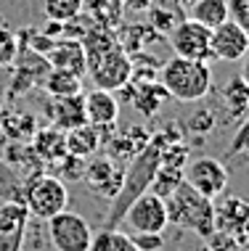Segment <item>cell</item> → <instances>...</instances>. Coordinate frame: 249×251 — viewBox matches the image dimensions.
Instances as JSON below:
<instances>
[{
  "instance_id": "obj_1",
  "label": "cell",
  "mask_w": 249,
  "mask_h": 251,
  "mask_svg": "<svg viewBox=\"0 0 249 251\" xmlns=\"http://www.w3.org/2000/svg\"><path fill=\"white\" fill-rule=\"evenodd\" d=\"M162 146H167L165 135L162 132L151 135L149 146L127 161L125 175H122V188H119V193L111 199V209H109V217H106L104 227H117L119 222H122L125 209L130 206L140 193L149 191V185L154 180V172L159 169V164H162Z\"/></svg>"
},
{
  "instance_id": "obj_2",
  "label": "cell",
  "mask_w": 249,
  "mask_h": 251,
  "mask_svg": "<svg viewBox=\"0 0 249 251\" xmlns=\"http://www.w3.org/2000/svg\"><path fill=\"white\" fill-rule=\"evenodd\" d=\"M157 79L165 85L167 96L180 100V103H196L207 98L212 90V69L210 61H194L172 56L159 66Z\"/></svg>"
},
{
  "instance_id": "obj_3",
  "label": "cell",
  "mask_w": 249,
  "mask_h": 251,
  "mask_svg": "<svg viewBox=\"0 0 249 251\" xmlns=\"http://www.w3.org/2000/svg\"><path fill=\"white\" fill-rule=\"evenodd\" d=\"M167 203V217L170 225L188 227L199 235H212L215 233V222H218V212H215L212 199H204L201 193H196L188 182H180L175 191L165 199Z\"/></svg>"
},
{
  "instance_id": "obj_4",
  "label": "cell",
  "mask_w": 249,
  "mask_h": 251,
  "mask_svg": "<svg viewBox=\"0 0 249 251\" xmlns=\"http://www.w3.org/2000/svg\"><path fill=\"white\" fill-rule=\"evenodd\" d=\"M22 201L27 203V212L35 220H51L53 214L64 212L69 203V191L66 182L56 175L35 172L29 175V180L22 185Z\"/></svg>"
},
{
  "instance_id": "obj_5",
  "label": "cell",
  "mask_w": 249,
  "mask_h": 251,
  "mask_svg": "<svg viewBox=\"0 0 249 251\" xmlns=\"http://www.w3.org/2000/svg\"><path fill=\"white\" fill-rule=\"evenodd\" d=\"M122 222L130 227V233H162V230L170 225L167 203H165L162 196L146 191L125 209Z\"/></svg>"
},
{
  "instance_id": "obj_6",
  "label": "cell",
  "mask_w": 249,
  "mask_h": 251,
  "mask_svg": "<svg viewBox=\"0 0 249 251\" xmlns=\"http://www.w3.org/2000/svg\"><path fill=\"white\" fill-rule=\"evenodd\" d=\"M48 222V238L56 251H87L93 238V230L87 225L85 217L75 212H58L53 214Z\"/></svg>"
},
{
  "instance_id": "obj_7",
  "label": "cell",
  "mask_w": 249,
  "mask_h": 251,
  "mask_svg": "<svg viewBox=\"0 0 249 251\" xmlns=\"http://www.w3.org/2000/svg\"><path fill=\"white\" fill-rule=\"evenodd\" d=\"M183 182L201 193L204 199H218L228 188V169L220 159L215 156H199V159L186 161L183 167Z\"/></svg>"
},
{
  "instance_id": "obj_8",
  "label": "cell",
  "mask_w": 249,
  "mask_h": 251,
  "mask_svg": "<svg viewBox=\"0 0 249 251\" xmlns=\"http://www.w3.org/2000/svg\"><path fill=\"white\" fill-rule=\"evenodd\" d=\"M210 32L207 26H201L199 22L183 16L178 24L167 32V43L175 56L180 58H194V61H210L212 50H210Z\"/></svg>"
},
{
  "instance_id": "obj_9",
  "label": "cell",
  "mask_w": 249,
  "mask_h": 251,
  "mask_svg": "<svg viewBox=\"0 0 249 251\" xmlns=\"http://www.w3.org/2000/svg\"><path fill=\"white\" fill-rule=\"evenodd\" d=\"M13 77H11V85H8V100H16L27 96L29 90L35 87H43V79L45 74L51 72V64L45 61V56L40 53H32L29 48H19L16 58H13Z\"/></svg>"
},
{
  "instance_id": "obj_10",
  "label": "cell",
  "mask_w": 249,
  "mask_h": 251,
  "mask_svg": "<svg viewBox=\"0 0 249 251\" xmlns=\"http://www.w3.org/2000/svg\"><path fill=\"white\" fill-rule=\"evenodd\" d=\"M87 74H90L93 85H96L98 90L117 93L119 87H125L127 82H130V77H133V61L122 50V45H117V48H111L104 58H98L96 64L87 69Z\"/></svg>"
},
{
  "instance_id": "obj_11",
  "label": "cell",
  "mask_w": 249,
  "mask_h": 251,
  "mask_svg": "<svg viewBox=\"0 0 249 251\" xmlns=\"http://www.w3.org/2000/svg\"><path fill=\"white\" fill-rule=\"evenodd\" d=\"M122 175H125V167H117L114 159L109 156H87L85 159V169H83V180L90 191H96L98 196L104 199H114L122 188Z\"/></svg>"
},
{
  "instance_id": "obj_12",
  "label": "cell",
  "mask_w": 249,
  "mask_h": 251,
  "mask_svg": "<svg viewBox=\"0 0 249 251\" xmlns=\"http://www.w3.org/2000/svg\"><path fill=\"white\" fill-rule=\"evenodd\" d=\"M210 50H212V58L233 64L249 50V35L239 22L225 19L223 24H218L210 32Z\"/></svg>"
},
{
  "instance_id": "obj_13",
  "label": "cell",
  "mask_w": 249,
  "mask_h": 251,
  "mask_svg": "<svg viewBox=\"0 0 249 251\" xmlns=\"http://www.w3.org/2000/svg\"><path fill=\"white\" fill-rule=\"evenodd\" d=\"M45 61L51 64V69H61L69 74L83 77L87 72V61H85V50L80 40H69V37H58L53 43V48L45 53Z\"/></svg>"
},
{
  "instance_id": "obj_14",
  "label": "cell",
  "mask_w": 249,
  "mask_h": 251,
  "mask_svg": "<svg viewBox=\"0 0 249 251\" xmlns=\"http://www.w3.org/2000/svg\"><path fill=\"white\" fill-rule=\"evenodd\" d=\"M85 117H87V125H93V127L117 125V117H119L117 96L109 93V90L93 87V90L85 96Z\"/></svg>"
},
{
  "instance_id": "obj_15",
  "label": "cell",
  "mask_w": 249,
  "mask_h": 251,
  "mask_svg": "<svg viewBox=\"0 0 249 251\" xmlns=\"http://www.w3.org/2000/svg\"><path fill=\"white\" fill-rule=\"evenodd\" d=\"M48 117L51 125L58 127V130H72V127L85 125V96L77 93V96H66V98H53V106H48Z\"/></svg>"
},
{
  "instance_id": "obj_16",
  "label": "cell",
  "mask_w": 249,
  "mask_h": 251,
  "mask_svg": "<svg viewBox=\"0 0 249 251\" xmlns=\"http://www.w3.org/2000/svg\"><path fill=\"white\" fill-rule=\"evenodd\" d=\"M32 151L40 159V164H56L61 156H66V135L58 127H37L32 135Z\"/></svg>"
},
{
  "instance_id": "obj_17",
  "label": "cell",
  "mask_w": 249,
  "mask_h": 251,
  "mask_svg": "<svg viewBox=\"0 0 249 251\" xmlns=\"http://www.w3.org/2000/svg\"><path fill=\"white\" fill-rule=\"evenodd\" d=\"M170 98L165 90V85L159 79H149V82H133V96H130V103L136 106L138 114L143 117H154V114L162 108V103Z\"/></svg>"
},
{
  "instance_id": "obj_18",
  "label": "cell",
  "mask_w": 249,
  "mask_h": 251,
  "mask_svg": "<svg viewBox=\"0 0 249 251\" xmlns=\"http://www.w3.org/2000/svg\"><path fill=\"white\" fill-rule=\"evenodd\" d=\"M83 50H85V61H87V69L96 64L98 58H104L111 48H117V29H109V26H101L93 24L90 29L83 35Z\"/></svg>"
},
{
  "instance_id": "obj_19",
  "label": "cell",
  "mask_w": 249,
  "mask_h": 251,
  "mask_svg": "<svg viewBox=\"0 0 249 251\" xmlns=\"http://www.w3.org/2000/svg\"><path fill=\"white\" fill-rule=\"evenodd\" d=\"M119 35H117V43L122 45V50L127 53V56H133V53H140L146 50L151 43H159V40H165L162 32H157L151 24H127L117 26Z\"/></svg>"
},
{
  "instance_id": "obj_20",
  "label": "cell",
  "mask_w": 249,
  "mask_h": 251,
  "mask_svg": "<svg viewBox=\"0 0 249 251\" xmlns=\"http://www.w3.org/2000/svg\"><path fill=\"white\" fill-rule=\"evenodd\" d=\"M151 135L149 130L143 127H130L125 135H114V138L106 143L109 148V159H122V161H130L136 153H140L146 146H149Z\"/></svg>"
},
{
  "instance_id": "obj_21",
  "label": "cell",
  "mask_w": 249,
  "mask_h": 251,
  "mask_svg": "<svg viewBox=\"0 0 249 251\" xmlns=\"http://www.w3.org/2000/svg\"><path fill=\"white\" fill-rule=\"evenodd\" d=\"M66 153L72 156H80V159H87V156L98 153L101 151V135H98V127L93 125H80V127H72L66 130Z\"/></svg>"
},
{
  "instance_id": "obj_22",
  "label": "cell",
  "mask_w": 249,
  "mask_h": 251,
  "mask_svg": "<svg viewBox=\"0 0 249 251\" xmlns=\"http://www.w3.org/2000/svg\"><path fill=\"white\" fill-rule=\"evenodd\" d=\"M186 13H188V19L199 22L201 26H207V29H215V26L223 24L225 19H231L228 0H196Z\"/></svg>"
},
{
  "instance_id": "obj_23",
  "label": "cell",
  "mask_w": 249,
  "mask_h": 251,
  "mask_svg": "<svg viewBox=\"0 0 249 251\" xmlns=\"http://www.w3.org/2000/svg\"><path fill=\"white\" fill-rule=\"evenodd\" d=\"M83 11L96 24L109 26V29H117L125 16V8L119 0H83Z\"/></svg>"
},
{
  "instance_id": "obj_24",
  "label": "cell",
  "mask_w": 249,
  "mask_h": 251,
  "mask_svg": "<svg viewBox=\"0 0 249 251\" xmlns=\"http://www.w3.org/2000/svg\"><path fill=\"white\" fill-rule=\"evenodd\" d=\"M223 103H225V111L231 119L241 122L247 117V111H249V85L241 77L228 79V85L223 87Z\"/></svg>"
},
{
  "instance_id": "obj_25",
  "label": "cell",
  "mask_w": 249,
  "mask_h": 251,
  "mask_svg": "<svg viewBox=\"0 0 249 251\" xmlns=\"http://www.w3.org/2000/svg\"><path fill=\"white\" fill-rule=\"evenodd\" d=\"M43 90L48 93L51 98H66V96H77L83 93V77L61 69H51L43 79Z\"/></svg>"
},
{
  "instance_id": "obj_26",
  "label": "cell",
  "mask_w": 249,
  "mask_h": 251,
  "mask_svg": "<svg viewBox=\"0 0 249 251\" xmlns=\"http://www.w3.org/2000/svg\"><path fill=\"white\" fill-rule=\"evenodd\" d=\"M27 222H29V212H27L24 201H3L0 203V235L24 233Z\"/></svg>"
},
{
  "instance_id": "obj_27",
  "label": "cell",
  "mask_w": 249,
  "mask_h": 251,
  "mask_svg": "<svg viewBox=\"0 0 249 251\" xmlns=\"http://www.w3.org/2000/svg\"><path fill=\"white\" fill-rule=\"evenodd\" d=\"M87 251H140L136 243H133V238L127 233H122V230L117 227H104L101 233H96L90 238V246H87Z\"/></svg>"
},
{
  "instance_id": "obj_28",
  "label": "cell",
  "mask_w": 249,
  "mask_h": 251,
  "mask_svg": "<svg viewBox=\"0 0 249 251\" xmlns=\"http://www.w3.org/2000/svg\"><path fill=\"white\" fill-rule=\"evenodd\" d=\"M0 130L8 135L11 140H29L37 130V122L32 114H16V111H3V119H0Z\"/></svg>"
},
{
  "instance_id": "obj_29",
  "label": "cell",
  "mask_w": 249,
  "mask_h": 251,
  "mask_svg": "<svg viewBox=\"0 0 249 251\" xmlns=\"http://www.w3.org/2000/svg\"><path fill=\"white\" fill-rule=\"evenodd\" d=\"M183 182V169L180 167H167V164H159V169L154 172V180H151V185H149V191L151 193H157V196H162V199H167L175 188Z\"/></svg>"
},
{
  "instance_id": "obj_30",
  "label": "cell",
  "mask_w": 249,
  "mask_h": 251,
  "mask_svg": "<svg viewBox=\"0 0 249 251\" xmlns=\"http://www.w3.org/2000/svg\"><path fill=\"white\" fill-rule=\"evenodd\" d=\"M180 8H175V5H162V3H151L149 8H146V13H149V24L154 26L157 32H162V35L167 37V32L172 29L175 24L180 22L183 16H178Z\"/></svg>"
},
{
  "instance_id": "obj_31",
  "label": "cell",
  "mask_w": 249,
  "mask_h": 251,
  "mask_svg": "<svg viewBox=\"0 0 249 251\" xmlns=\"http://www.w3.org/2000/svg\"><path fill=\"white\" fill-rule=\"evenodd\" d=\"M0 201H22V180L3 159H0Z\"/></svg>"
},
{
  "instance_id": "obj_32",
  "label": "cell",
  "mask_w": 249,
  "mask_h": 251,
  "mask_svg": "<svg viewBox=\"0 0 249 251\" xmlns=\"http://www.w3.org/2000/svg\"><path fill=\"white\" fill-rule=\"evenodd\" d=\"M43 11L53 22H66L83 11V0H43Z\"/></svg>"
},
{
  "instance_id": "obj_33",
  "label": "cell",
  "mask_w": 249,
  "mask_h": 251,
  "mask_svg": "<svg viewBox=\"0 0 249 251\" xmlns=\"http://www.w3.org/2000/svg\"><path fill=\"white\" fill-rule=\"evenodd\" d=\"M19 53V40L16 32H11L8 26H0V69L3 66H11L13 58Z\"/></svg>"
},
{
  "instance_id": "obj_34",
  "label": "cell",
  "mask_w": 249,
  "mask_h": 251,
  "mask_svg": "<svg viewBox=\"0 0 249 251\" xmlns=\"http://www.w3.org/2000/svg\"><path fill=\"white\" fill-rule=\"evenodd\" d=\"M215 111L212 108H207V106H201L196 108V111L188 117V130L191 132H196V135H207V132H212L215 130Z\"/></svg>"
},
{
  "instance_id": "obj_35",
  "label": "cell",
  "mask_w": 249,
  "mask_h": 251,
  "mask_svg": "<svg viewBox=\"0 0 249 251\" xmlns=\"http://www.w3.org/2000/svg\"><path fill=\"white\" fill-rule=\"evenodd\" d=\"M58 169H61V180H83V169H85V159L80 156H72L66 153L56 161Z\"/></svg>"
},
{
  "instance_id": "obj_36",
  "label": "cell",
  "mask_w": 249,
  "mask_h": 251,
  "mask_svg": "<svg viewBox=\"0 0 249 251\" xmlns=\"http://www.w3.org/2000/svg\"><path fill=\"white\" fill-rule=\"evenodd\" d=\"M130 238L140 251H159L165 246L162 233H130Z\"/></svg>"
},
{
  "instance_id": "obj_37",
  "label": "cell",
  "mask_w": 249,
  "mask_h": 251,
  "mask_svg": "<svg viewBox=\"0 0 249 251\" xmlns=\"http://www.w3.org/2000/svg\"><path fill=\"white\" fill-rule=\"evenodd\" d=\"M119 3H122L125 11H146L154 0H119Z\"/></svg>"
},
{
  "instance_id": "obj_38",
  "label": "cell",
  "mask_w": 249,
  "mask_h": 251,
  "mask_svg": "<svg viewBox=\"0 0 249 251\" xmlns=\"http://www.w3.org/2000/svg\"><path fill=\"white\" fill-rule=\"evenodd\" d=\"M45 35L48 37H53V40H58L61 37V22H53V19H48V24H45Z\"/></svg>"
},
{
  "instance_id": "obj_39",
  "label": "cell",
  "mask_w": 249,
  "mask_h": 251,
  "mask_svg": "<svg viewBox=\"0 0 249 251\" xmlns=\"http://www.w3.org/2000/svg\"><path fill=\"white\" fill-rule=\"evenodd\" d=\"M239 64H241V66H239V77H241V79H244V82L249 85V50H247L244 56L239 58Z\"/></svg>"
},
{
  "instance_id": "obj_40",
  "label": "cell",
  "mask_w": 249,
  "mask_h": 251,
  "mask_svg": "<svg viewBox=\"0 0 249 251\" xmlns=\"http://www.w3.org/2000/svg\"><path fill=\"white\" fill-rule=\"evenodd\" d=\"M167 3H172L175 8H180V11H188L194 3H196V0H167Z\"/></svg>"
},
{
  "instance_id": "obj_41",
  "label": "cell",
  "mask_w": 249,
  "mask_h": 251,
  "mask_svg": "<svg viewBox=\"0 0 249 251\" xmlns=\"http://www.w3.org/2000/svg\"><path fill=\"white\" fill-rule=\"evenodd\" d=\"M0 119H3V106H0Z\"/></svg>"
}]
</instances>
